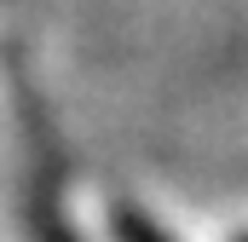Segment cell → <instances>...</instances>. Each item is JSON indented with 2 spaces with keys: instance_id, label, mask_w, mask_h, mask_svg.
<instances>
[{
  "instance_id": "1",
  "label": "cell",
  "mask_w": 248,
  "mask_h": 242,
  "mask_svg": "<svg viewBox=\"0 0 248 242\" xmlns=\"http://www.w3.org/2000/svg\"><path fill=\"white\" fill-rule=\"evenodd\" d=\"M116 242H168V237L139 213H116Z\"/></svg>"
}]
</instances>
